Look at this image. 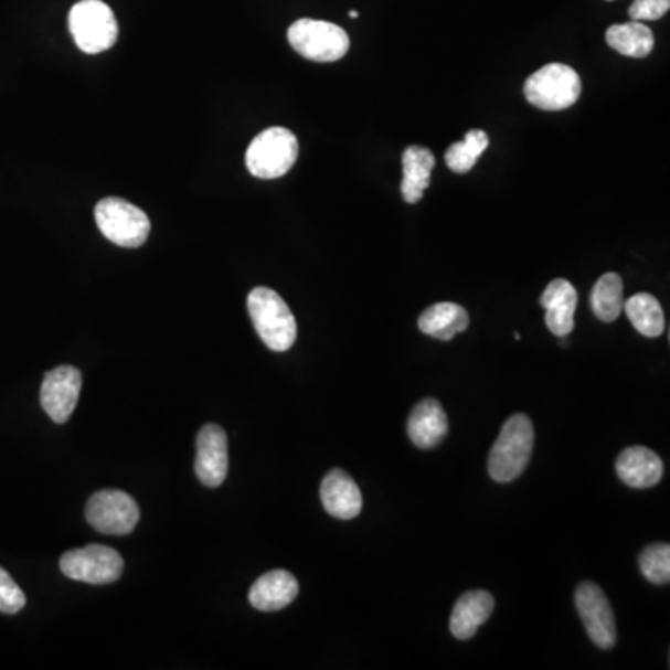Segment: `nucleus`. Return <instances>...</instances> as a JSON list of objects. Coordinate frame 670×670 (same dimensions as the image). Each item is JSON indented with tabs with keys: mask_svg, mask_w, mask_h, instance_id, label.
Returning <instances> with one entry per match:
<instances>
[{
	"mask_svg": "<svg viewBox=\"0 0 670 670\" xmlns=\"http://www.w3.org/2000/svg\"><path fill=\"white\" fill-rule=\"evenodd\" d=\"M493 607L496 602L492 594L487 591H469L462 594L453 607L451 624H449L451 634L460 641H468L490 618Z\"/></svg>",
	"mask_w": 670,
	"mask_h": 670,
	"instance_id": "18",
	"label": "nucleus"
},
{
	"mask_svg": "<svg viewBox=\"0 0 670 670\" xmlns=\"http://www.w3.org/2000/svg\"><path fill=\"white\" fill-rule=\"evenodd\" d=\"M417 325L425 336L439 341H451L455 336L468 330L469 315L458 304L438 302L423 311Z\"/></svg>",
	"mask_w": 670,
	"mask_h": 670,
	"instance_id": "20",
	"label": "nucleus"
},
{
	"mask_svg": "<svg viewBox=\"0 0 670 670\" xmlns=\"http://www.w3.org/2000/svg\"><path fill=\"white\" fill-rule=\"evenodd\" d=\"M300 146L285 127H270L259 132L246 151V168L257 179L284 178L297 162Z\"/></svg>",
	"mask_w": 670,
	"mask_h": 670,
	"instance_id": "3",
	"label": "nucleus"
},
{
	"mask_svg": "<svg viewBox=\"0 0 670 670\" xmlns=\"http://www.w3.org/2000/svg\"><path fill=\"white\" fill-rule=\"evenodd\" d=\"M576 607L594 645L602 650H611L617 645V623L604 591L596 583H582L576 588Z\"/></svg>",
	"mask_w": 670,
	"mask_h": 670,
	"instance_id": "10",
	"label": "nucleus"
},
{
	"mask_svg": "<svg viewBox=\"0 0 670 670\" xmlns=\"http://www.w3.org/2000/svg\"><path fill=\"white\" fill-rule=\"evenodd\" d=\"M449 430V419L436 398H423L408 417V436L419 449H433Z\"/></svg>",
	"mask_w": 670,
	"mask_h": 670,
	"instance_id": "17",
	"label": "nucleus"
},
{
	"mask_svg": "<svg viewBox=\"0 0 670 670\" xmlns=\"http://www.w3.org/2000/svg\"><path fill=\"white\" fill-rule=\"evenodd\" d=\"M605 40L617 53L631 59H647L653 49L652 30L642 21L613 24L611 29L607 30Z\"/></svg>",
	"mask_w": 670,
	"mask_h": 670,
	"instance_id": "21",
	"label": "nucleus"
},
{
	"mask_svg": "<svg viewBox=\"0 0 670 670\" xmlns=\"http://www.w3.org/2000/svg\"><path fill=\"white\" fill-rule=\"evenodd\" d=\"M624 311L635 330L645 338H659L664 330V313L658 298L639 293L624 302Z\"/></svg>",
	"mask_w": 670,
	"mask_h": 670,
	"instance_id": "22",
	"label": "nucleus"
},
{
	"mask_svg": "<svg viewBox=\"0 0 670 670\" xmlns=\"http://www.w3.org/2000/svg\"><path fill=\"white\" fill-rule=\"evenodd\" d=\"M297 596V577L287 570H270L252 585L248 599L255 609L273 613L291 605Z\"/></svg>",
	"mask_w": 670,
	"mask_h": 670,
	"instance_id": "15",
	"label": "nucleus"
},
{
	"mask_svg": "<svg viewBox=\"0 0 670 670\" xmlns=\"http://www.w3.org/2000/svg\"><path fill=\"white\" fill-rule=\"evenodd\" d=\"M350 18H354V19H357V18H358V12H357V10H352V12H350Z\"/></svg>",
	"mask_w": 670,
	"mask_h": 670,
	"instance_id": "28",
	"label": "nucleus"
},
{
	"mask_svg": "<svg viewBox=\"0 0 670 670\" xmlns=\"http://www.w3.org/2000/svg\"><path fill=\"white\" fill-rule=\"evenodd\" d=\"M670 0H634L629 7L631 21H658L669 12Z\"/></svg>",
	"mask_w": 670,
	"mask_h": 670,
	"instance_id": "27",
	"label": "nucleus"
},
{
	"mask_svg": "<svg viewBox=\"0 0 670 670\" xmlns=\"http://www.w3.org/2000/svg\"><path fill=\"white\" fill-rule=\"evenodd\" d=\"M642 576L653 585H667L670 582V546L664 542L645 547L639 557Z\"/></svg>",
	"mask_w": 670,
	"mask_h": 670,
	"instance_id": "25",
	"label": "nucleus"
},
{
	"mask_svg": "<svg viewBox=\"0 0 670 670\" xmlns=\"http://www.w3.org/2000/svg\"><path fill=\"white\" fill-rule=\"evenodd\" d=\"M436 159L430 149L410 146L403 153V192L404 202L417 203L422 200L425 190L430 187Z\"/></svg>",
	"mask_w": 670,
	"mask_h": 670,
	"instance_id": "19",
	"label": "nucleus"
},
{
	"mask_svg": "<svg viewBox=\"0 0 670 670\" xmlns=\"http://www.w3.org/2000/svg\"><path fill=\"white\" fill-rule=\"evenodd\" d=\"M83 387V374L73 365H60L45 374L43 379L40 401L54 423H66L77 406Z\"/></svg>",
	"mask_w": 670,
	"mask_h": 670,
	"instance_id": "11",
	"label": "nucleus"
},
{
	"mask_svg": "<svg viewBox=\"0 0 670 670\" xmlns=\"http://www.w3.org/2000/svg\"><path fill=\"white\" fill-rule=\"evenodd\" d=\"M70 30L77 47L86 54L103 53L118 40L116 15L102 0L77 2L70 12Z\"/></svg>",
	"mask_w": 670,
	"mask_h": 670,
	"instance_id": "7",
	"label": "nucleus"
},
{
	"mask_svg": "<svg viewBox=\"0 0 670 670\" xmlns=\"http://www.w3.org/2000/svg\"><path fill=\"white\" fill-rule=\"evenodd\" d=\"M291 47L313 62H338L349 53V34L338 24L319 19H298L287 32Z\"/></svg>",
	"mask_w": 670,
	"mask_h": 670,
	"instance_id": "6",
	"label": "nucleus"
},
{
	"mask_svg": "<svg viewBox=\"0 0 670 670\" xmlns=\"http://www.w3.org/2000/svg\"><path fill=\"white\" fill-rule=\"evenodd\" d=\"M533 423L525 414H514L504 423L488 458V474L496 482L518 479L533 453Z\"/></svg>",
	"mask_w": 670,
	"mask_h": 670,
	"instance_id": "1",
	"label": "nucleus"
},
{
	"mask_svg": "<svg viewBox=\"0 0 670 670\" xmlns=\"http://www.w3.org/2000/svg\"><path fill=\"white\" fill-rule=\"evenodd\" d=\"M26 604L24 593L13 582L7 570L0 568V613L4 615H18Z\"/></svg>",
	"mask_w": 670,
	"mask_h": 670,
	"instance_id": "26",
	"label": "nucleus"
},
{
	"mask_svg": "<svg viewBox=\"0 0 670 670\" xmlns=\"http://www.w3.org/2000/svg\"><path fill=\"white\" fill-rule=\"evenodd\" d=\"M230 457H227V436L224 428L209 423L196 438L198 479L209 488H219L226 481Z\"/></svg>",
	"mask_w": 670,
	"mask_h": 670,
	"instance_id": "12",
	"label": "nucleus"
},
{
	"mask_svg": "<svg viewBox=\"0 0 670 670\" xmlns=\"http://www.w3.org/2000/svg\"><path fill=\"white\" fill-rule=\"evenodd\" d=\"M540 306L546 309V325L553 336L568 338L570 333L574 332L577 291L568 279H553L552 284L547 285L546 291L542 293Z\"/></svg>",
	"mask_w": 670,
	"mask_h": 670,
	"instance_id": "14",
	"label": "nucleus"
},
{
	"mask_svg": "<svg viewBox=\"0 0 670 670\" xmlns=\"http://www.w3.org/2000/svg\"><path fill=\"white\" fill-rule=\"evenodd\" d=\"M248 313L255 332L274 352H285L297 341L295 315L273 289L255 287L248 295Z\"/></svg>",
	"mask_w": 670,
	"mask_h": 670,
	"instance_id": "2",
	"label": "nucleus"
},
{
	"mask_svg": "<svg viewBox=\"0 0 670 670\" xmlns=\"http://www.w3.org/2000/svg\"><path fill=\"white\" fill-rule=\"evenodd\" d=\"M321 501L328 514L338 520H352L362 512V492L357 481L343 469H332L322 479Z\"/></svg>",
	"mask_w": 670,
	"mask_h": 670,
	"instance_id": "13",
	"label": "nucleus"
},
{
	"mask_svg": "<svg viewBox=\"0 0 670 670\" xmlns=\"http://www.w3.org/2000/svg\"><path fill=\"white\" fill-rule=\"evenodd\" d=\"M86 520L103 534H129L140 522L137 501L121 490H102L86 504Z\"/></svg>",
	"mask_w": 670,
	"mask_h": 670,
	"instance_id": "9",
	"label": "nucleus"
},
{
	"mask_svg": "<svg viewBox=\"0 0 670 670\" xmlns=\"http://www.w3.org/2000/svg\"><path fill=\"white\" fill-rule=\"evenodd\" d=\"M523 94L540 110H566L582 95V78L566 64H547L525 81Z\"/></svg>",
	"mask_w": 670,
	"mask_h": 670,
	"instance_id": "4",
	"label": "nucleus"
},
{
	"mask_svg": "<svg viewBox=\"0 0 670 670\" xmlns=\"http://www.w3.org/2000/svg\"><path fill=\"white\" fill-rule=\"evenodd\" d=\"M488 135L479 129L466 132L462 142L453 143L451 148L445 151V164L455 173H468L474 170L481 155L487 151Z\"/></svg>",
	"mask_w": 670,
	"mask_h": 670,
	"instance_id": "24",
	"label": "nucleus"
},
{
	"mask_svg": "<svg viewBox=\"0 0 670 670\" xmlns=\"http://www.w3.org/2000/svg\"><path fill=\"white\" fill-rule=\"evenodd\" d=\"M124 559L116 550L102 544L72 550L60 559L64 576L89 585H108L118 582L124 574Z\"/></svg>",
	"mask_w": 670,
	"mask_h": 670,
	"instance_id": "8",
	"label": "nucleus"
},
{
	"mask_svg": "<svg viewBox=\"0 0 670 670\" xmlns=\"http://www.w3.org/2000/svg\"><path fill=\"white\" fill-rule=\"evenodd\" d=\"M591 308L599 321H617L624 308V284L618 274H604L596 281L591 293Z\"/></svg>",
	"mask_w": 670,
	"mask_h": 670,
	"instance_id": "23",
	"label": "nucleus"
},
{
	"mask_svg": "<svg viewBox=\"0 0 670 670\" xmlns=\"http://www.w3.org/2000/svg\"><path fill=\"white\" fill-rule=\"evenodd\" d=\"M95 222L110 243L124 248L142 246L151 232L148 214L124 198H103L95 208Z\"/></svg>",
	"mask_w": 670,
	"mask_h": 670,
	"instance_id": "5",
	"label": "nucleus"
},
{
	"mask_svg": "<svg viewBox=\"0 0 670 670\" xmlns=\"http://www.w3.org/2000/svg\"><path fill=\"white\" fill-rule=\"evenodd\" d=\"M615 468L618 479L631 488H652L663 479V460L641 445L624 449Z\"/></svg>",
	"mask_w": 670,
	"mask_h": 670,
	"instance_id": "16",
	"label": "nucleus"
}]
</instances>
